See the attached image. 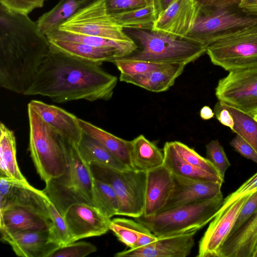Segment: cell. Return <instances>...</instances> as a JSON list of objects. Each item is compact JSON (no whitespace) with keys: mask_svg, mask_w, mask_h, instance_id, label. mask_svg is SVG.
<instances>
[{"mask_svg":"<svg viewBox=\"0 0 257 257\" xmlns=\"http://www.w3.org/2000/svg\"><path fill=\"white\" fill-rule=\"evenodd\" d=\"M239 6L248 13L257 15V0H241Z\"/></svg>","mask_w":257,"mask_h":257,"instance_id":"7dc6e473","label":"cell"},{"mask_svg":"<svg viewBox=\"0 0 257 257\" xmlns=\"http://www.w3.org/2000/svg\"><path fill=\"white\" fill-rule=\"evenodd\" d=\"M256 251L257 212L227 237L217 257H254Z\"/></svg>","mask_w":257,"mask_h":257,"instance_id":"44dd1931","label":"cell"},{"mask_svg":"<svg viewBox=\"0 0 257 257\" xmlns=\"http://www.w3.org/2000/svg\"><path fill=\"white\" fill-rule=\"evenodd\" d=\"M111 17L116 24L123 29L152 30L157 19L153 3L141 9Z\"/></svg>","mask_w":257,"mask_h":257,"instance_id":"4dcf8cb0","label":"cell"},{"mask_svg":"<svg viewBox=\"0 0 257 257\" xmlns=\"http://www.w3.org/2000/svg\"><path fill=\"white\" fill-rule=\"evenodd\" d=\"M254 119L255 120H256L257 121V112L256 113H254L253 115H252Z\"/></svg>","mask_w":257,"mask_h":257,"instance_id":"f907efd6","label":"cell"},{"mask_svg":"<svg viewBox=\"0 0 257 257\" xmlns=\"http://www.w3.org/2000/svg\"><path fill=\"white\" fill-rule=\"evenodd\" d=\"M172 175L173 188L162 210L205 201L222 194V183L193 180Z\"/></svg>","mask_w":257,"mask_h":257,"instance_id":"9a60e30c","label":"cell"},{"mask_svg":"<svg viewBox=\"0 0 257 257\" xmlns=\"http://www.w3.org/2000/svg\"><path fill=\"white\" fill-rule=\"evenodd\" d=\"M47 0H0V6L20 14L28 15L36 9L42 8Z\"/></svg>","mask_w":257,"mask_h":257,"instance_id":"b9f144b4","label":"cell"},{"mask_svg":"<svg viewBox=\"0 0 257 257\" xmlns=\"http://www.w3.org/2000/svg\"><path fill=\"white\" fill-rule=\"evenodd\" d=\"M57 29L117 41L133 40L108 14L104 0H97L79 11Z\"/></svg>","mask_w":257,"mask_h":257,"instance_id":"8fae6325","label":"cell"},{"mask_svg":"<svg viewBox=\"0 0 257 257\" xmlns=\"http://www.w3.org/2000/svg\"><path fill=\"white\" fill-rule=\"evenodd\" d=\"M239 4L201 11L184 37L205 47L244 27L257 23V15L248 13Z\"/></svg>","mask_w":257,"mask_h":257,"instance_id":"ba28073f","label":"cell"},{"mask_svg":"<svg viewBox=\"0 0 257 257\" xmlns=\"http://www.w3.org/2000/svg\"><path fill=\"white\" fill-rule=\"evenodd\" d=\"M78 122L84 133L100 143L129 169H132L131 160V141H127L78 118Z\"/></svg>","mask_w":257,"mask_h":257,"instance_id":"d4e9b609","label":"cell"},{"mask_svg":"<svg viewBox=\"0 0 257 257\" xmlns=\"http://www.w3.org/2000/svg\"><path fill=\"white\" fill-rule=\"evenodd\" d=\"M206 159L216 169L220 177L224 180L225 173L230 166L222 146L217 140H213L206 146Z\"/></svg>","mask_w":257,"mask_h":257,"instance_id":"74e56055","label":"cell"},{"mask_svg":"<svg viewBox=\"0 0 257 257\" xmlns=\"http://www.w3.org/2000/svg\"><path fill=\"white\" fill-rule=\"evenodd\" d=\"M51 45L28 15L0 6V86L25 95Z\"/></svg>","mask_w":257,"mask_h":257,"instance_id":"7a4b0ae2","label":"cell"},{"mask_svg":"<svg viewBox=\"0 0 257 257\" xmlns=\"http://www.w3.org/2000/svg\"><path fill=\"white\" fill-rule=\"evenodd\" d=\"M131 160L133 170L148 172L164 164L163 150L141 135L131 141Z\"/></svg>","mask_w":257,"mask_h":257,"instance_id":"cb8c5ba5","label":"cell"},{"mask_svg":"<svg viewBox=\"0 0 257 257\" xmlns=\"http://www.w3.org/2000/svg\"><path fill=\"white\" fill-rule=\"evenodd\" d=\"M63 217L72 242L84 238L100 236L109 230L110 218L93 205L73 204L67 208Z\"/></svg>","mask_w":257,"mask_h":257,"instance_id":"4fadbf2b","label":"cell"},{"mask_svg":"<svg viewBox=\"0 0 257 257\" xmlns=\"http://www.w3.org/2000/svg\"><path fill=\"white\" fill-rule=\"evenodd\" d=\"M95 179L111 186L119 202V215L133 218L144 214L147 172L127 169L120 171L97 164L89 165Z\"/></svg>","mask_w":257,"mask_h":257,"instance_id":"9c48e42d","label":"cell"},{"mask_svg":"<svg viewBox=\"0 0 257 257\" xmlns=\"http://www.w3.org/2000/svg\"><path fill=\"white\" fill-rule=\"evenodd\" d=\"M214 114L218 121L223 125L233 130L234 121L230 112L224 107L219 101L214 107Z\"/></svg>","mask_w":257,"mask_h":257,"instance_id":"bcb514c9","label":"cell"},{"mask_svg":"<svg viewBox=\"0 0 257 257\" xmlns=\"http://www.w3.org/2000/svg\"><path fill=\"white\" fill-rule=\"evenodd\" d=\"M93 198L94 206L106 217L110 218L118 215L119 202L114 190L108 184L94 178Z\"/></svg>","mask_w":257,"mask_h":257,"instance_id":"1f68e13d","label":"cell"},{"mask_svg":"<svg viewBox=\"0 0 257 257\" xmlns=\"http://www.w3.org/2000/svg\"><path fill=\"white\" fill-rule=\"evenodd\" d=\"M101 64L70 55L51 45L26 95L46 96L57 103L108 100L117 78L104 70Z\"/></svg>","mask_w":257,"mask_h":257,"instance_id":"6da1fadb","label":"cell"},{"mask_svg":"<svg viewBox=\"0 0 257 257\" xmlns=\"http://www.w3.org/2000/svg\"><path fill=\"white\" fill-rule=\"evenodd\" d=\"M1 240L9 244L15 253L22 257H48L59 247L50 240L49 230L18 232L2 235Z\"/></svg>","mask_w":257,"mask_h":257,"instance_id":"d6986e66","label":"cell"},{"mask_svg":"<svg viewBox=\"0 0 257 257\" xmlns=\"http://www.w3.org/2000/svg\"><path fill=\"white\" fill-rule=\"evenodd\" d=\"M107 12L110 16L126 13L145 7L153 0H104Z\"/></svg>","mask_w":257,"mask_h":257,"instance_id":"ab89813d","label":"cell"},{"mask_svg":"<svg viewBox=\"0 0 257 257\" xmlns=\"http://www.w3.org/2000/svg\"><path fill=\"white\" fill-rule=\"evenodd\" d=\"M147 229V228L140 222L123 218L111 220L109 226V230L118 239L131 249L135 248L140 237Z\"/></svg>","mask_w":257,"mask_h":257,"instance_id":"836d02e7","label":"cell"},{"mask_svg":"<svg viewBox=\"0 0 257 257\" xmlns=\"http://www.w3.org/2000/svg\"><path fill=\"white\" fill-rule=\"evenodd\" d=\"M66 142V169L62 175L46 182L43 190L63 216L73 204L85 203L94 206V177L90 166L82 160L77 145Z\"/></svg>","mask_w":257,"mask_h":257,"instance_id":"277c9868","label":"cell"},{"mask_svg":"<svg viewBox=\"0 0 257 257\" xmlns=\"http://www.w3.org/2000/svg\"><path fill=\"white\" fill-rule=\"evenodd\" d=\"M219 102L233 118L234 125L232 131L247 141L257 152V121L252 115Z\"/></svg>","mask_w":257,"mask_h":257,"instance_id":"d6a6232c","label":"cell"},{"mask_svg":"<svg viewBox=\"0 0 257 257\" xmlns=\"http://www.w3.org/2000/svg\"><path fill=\"white\" fill-rule=\"evenodd\" d=\"M256 212L257 190L250 195L241 208L229 235L233 233L235 231H236Z\"/></svg>","mask_w":257,"mask_h":257,"instance_id":"7bdbcfd3","label":"cell"},{"mask_svg":"<svg viewBox=\"0 0 257 257\" xmlns=\"http://www.w3.org/2000/svg\"><path fill=\"white\" fill-rule=\"evenodd\" d=\"M194 230L158 238L148 245L116 253L115 257H186L194 245Z\"/></svg>","mask_w":257,"mask_h":257,"instance_id":"e0dca14e","label":"cell"},{"mask_svg":"<svg viewBox=\"0 0 257 257\" xmlns=\"http://www.w3.org/2000/svg\"><path fill=\"white\" fill-rule=\"evenodd\" d=\"M214 115V112L208 106H204L200 109V116L203 120L210 119L213 117Z\"/></svg>","mask_w":257,"mask_h":257,"instance_id":"681fc988","label":"cell"},{"mask_svg":"<svg viewBox=\"0 0 257 257\" xmlns=\"http://www.w3.org/2000/svg\"><path fill=\"white\" fill-rule=\"evenodd\" d=\"M219 101L252 115L257 112V67L229 72L215 88Z\"/></svg>","mask_w":257,"mask_h":257,"instance_id":"7c38bea8","label":"cell"},{"mask_svg":"<svg viewBox=\"0 0 257 257\" xmlns=\"http://www.w3.org/2000/svg\"><path fill=\"white\" fill-rule=\"evenodd\" d=\"M211 62L226 71L257 67V23L224 37L206 47Z\"/></svg>","mask_w":257,"mask_h":257,"instance_id":"30bf717a","label":"cell"},{"mask_svg":"<svg viewBox=\"0 0 257 257\" xmlns=\"http://www.w3.org/2000/svg\"><path fill=\"white\" fill-rule=\"evenodd\" d=\"M28 105L65 140L76 145L79 144L83 132L75 115L57 106L39 100H31Z\"/></svg>","mask_w":257,"mask_h":257,"instance_id":"ac0fdd59","label":"cell"},{"mask_svg":"<svg viewBox=\"0 0 257 257\" xmlns=\"http://www.w3.org/2000/svg\"><path fill=\"white\" fill-rule=\"evenodd\" d=\"M176 0H153L157 18Z\"/></svg>","mask_w":257,"mask_h":257,"instance_id":"c3c4849f","label":"cell"},{"mask_svg":"<svg viewBox=\"0 0 257 257\" xmlns=\"http://www.w3.org/2000/svg\"><path fill=\"white\" fill-rule=\"evenodd\" d=\"M112 63L119 71L120 75L125 76H134L147 73L165 64L134 60L126 57L116 59Z\"/></svg>","mask_w":257,"mask_h":257,"instance_id":"8d00e7d4","label":"cell"},{"mask_svg":"<svg viewBox=\"0 0 257 257\" xmlns=\"http://www.w3.org/2000/svg\"><path fill=\"white\" fill-rule=\"evenodd\" d=\"M163 150L164 156L163 165L172 174L193 180L224 182L220 177L196 167L184 160L177 153L171 142H166Z\"/></svg>","mask_w":257,"mask_h":257,"instance_id":"83f0119b","label":"cell"},{"mask_svg":"<svg viewBox=\"0 0 257 257\" xmlns=\"http://www.w3.org/2000/svg\"><path fill=\"white\" fill-rule=\"evenodd\" d=\"M97 250L96 247L85 241L72 242L59 246L50 253L48 257H83Z\"/></svg>","mask_w":257,"mask_h":257,"instance_id":"f35d334b","label":"cell"},{"mask_svg":"<svg viewBox=\"0 0 257 257\" xmlns=\"http://www.w3.org/2000/svg\"><path fill=\"white\" fill-rule=\"evenodd\" d=\"M252 193L239 199L210 223L199 241L197 257H217L218 252L230 233L239 212Z\"/></svg>","mask_w":257,"mask_h":257,"instance_id":"5bb4252c","label":"cell"},{"mask_svg":"<svg viewBox=\"0 0 257 257\" xmlns=\"http://www.w3.org/2000/svg\"><path fill=\"white\" fill-rule=\"evenodd\" d=\"M173 186L172 174L164 165L147 172L143 215L151 216L162 210L169 199Z\"/></svg>","mask_w":257,"mask_h":257,"instance_id":"ffe728a7","label":"cell"},{"mask_svg":"<svg viewBox=\"0 0 257 257\" xmlns=\"http://www.w3.org/2000/svg\"><path fill=\"white\" fill-rule=\"evenodd\" d=\"M77 149L82 160L89 165L95 163L120 171L129 169L100 143L84 133Z\"/></svg>","mask_w":257,"mask_h":257,"instance_id":"f1b7e54d","label":"cell"},{"mask_svg":"<svg viewBox=\"0 0 257 257\" xmlns=\"http://www.w3.org/2000/svg\"><path fill=\"white\" fill-rule=\"evenodd\" d=\"M48 40H61L80 43L94 47H114L133 54L138 49L134 40L117 41L102 37L76 34L59 29H54L46 35Z\"/></svg>","mask_w":257,"mask_h":257,"instance_id":"f546056e","label":"cell"},{"mask_svg":"<svg viewBox=\"0 0 257 257\" xmlns=\"http://www.w3.org/2000/svg\"><path fill=\"white\" fill-rule=\"evenodd\" d=\"M198 11L192 0H176L159 14L152 30L184 39L192 28Z\"/></svg>","mask_w":257,"mask_h":257,"instance_id":"2e32d148","label":"cell"},{"mask_svg":"<svg viewBox=\"0 0 257 257\" xmlns=\"http://www.w3.org/2000/svg\"><path fill=\"white\" fill-rule=\"evenodd\" d=\"M97 0H60L49 11L42 15L36 23L44 35L59 26L77 13Z\"/></svg>","mask_w":257,"mask_h":257,"instance_id":"484cf974","label":"cell"},{"mask_svg":"<svg viewBox=\"0 0 257 257\" xmlns=\"http://www.w3.org/2000/svg\"><path fill=\"white\" fill-rule=\"evenodd\" d=\"M48 206L52 220L51 226L49 229L50 240L59 246L72 243L64 217L50 200L48 202Z\"/></svg>","mask_w":257,"mask_h":257,"instance_id":"e575fe53","label":"cell"},{"mask_svg":"<svg viewBox=\"0 0 257 257\" xmlns=\"http://www.w3.org/2000/svg\"><path fill=\"white\" fill-rule=\"evenodd\" d=\"M29 150L38 173L45 183L59 177L67 167V142L28 105Z\"/></svg>","mask_w":257,"mask_h":257,"instance_id":"52a82bcc","label":"cell"},{"mask_svg":"<svg viewBox=\"0 0 257 257\" xmlns=\"http://www.w3.org/2000/svg\"><path fill=\"white\" fill-rule=\"evenodd\" d=\"M132 39L141 49L126 57L158 64L194 62L206 51V47L198 43L152 30L126 29Z\"/></svg>","mask_w":257,"mask_h":257,"instance_id":"8992f818","label":"cell"},{"mask_svg":"<svg viewBox=\"0 0 257 257\" xmlns=\"http://www.w3.org/2000/svg\"><path fill=\"white\" fill-rule=\"evenodd\" d=\"M186 65L184 63L165 64L156 70L140 75H120L119 80L151 92H163L174 85L176 79L183 72Z\"/></svg>","mask_w":257,"mask_h":257,"instance_id":"7402d4cb","label":"cell"},{"mask_svg":"<svg viewBox=\"0 0 257 257\" xmlns=\"http://www.w3.org/2000/svg\"><path fill=\"white\" fill-rule=\"evenodd\" d=\"M171 143L177 153L188 163L209 173L220 177L213 165L194 149L179 141H172Z\"/></svg>","mask_w":257,"mask_h":257,"instance_id":"d590c367","label":"cell"},{"mask_svg":"<svg viewBox=\"0 0 257 257\" xmlns=\"http://www.w3.org/2000/svg\"><path fill=\"white\" fill-rule=\"evenodd\" d=\"M200 11H205L233 4H240L241 0H192Z\"/></svg>","mask_w":257,"mask_h":257,"instance_id":"f6af8a7d","label":"cell"},{"mask_svg":"<svg viewBox=\"0 0 257 257\" xmlns=\"http://www.w3.org/2000/svg\"><path fill=\"white\" fill-rule=\"evenodd\" d=\"M230 144L234 149L241 155L257 164V152L242 137L237 135L231 141Z\"/></svg>","mask_w":257,"mask_h":257,"instance_id":"ee69618b","label":"cell"},{"mask_svg":"<svg viewBox=\"0 0 257 257\" xmlns=\"http://www.w3.org/2000/svg\"><path fill=\"white\" fill-rule=\"evenodd\" d=\"M257 190V172L244 182L237 190L223 199L222 205L217 214L222 213L231 204Z\"/></svg>","mask_w":257,"mask_h":257,"instance_id":"60d3db41","label":"cell"},{"mask_svg":"<svg viewBox=\"0 0 257 257\" xmlns=\"http://www.w3.org/2000/svg\"><path fill=\"white\" fill-rule=\"evenodd\" d=\"M50 44L70 55L102 64L130 55L127 51L114 47H94L84 44L61 40H49Z\"/></svg>","mask_w":257,"mask_h":257,"instance_id":"603a6c76","label":"cell"},{"mask_svg":"<svg viewBox=\"0 0 257 257\" xmlns=\"http://www.w3.org/2000/svg\"><path fill=\"white\" fill-rule=\"evenodd\" d=\"M223 199L221 194L205 201L163 210L151 216L143 214L135 220L158 238L197 231L215 217Z\"/></svg>","mask_w":257,"mask_h":257,"instance_id":"5b68a950","label":"cell"},{"mask_svg":"<svg viewBox=\"0 0 257 257\" xmlns=\"http://www.w3.org/2000/svg\"><path fill=\"white\" fill-rule=\"evenodd\" d=\"M1 176L28 183L22 175L16 158V142L14 133L4 123H0Z\"/></svg>","mask_w":257,"mask_h":257,"instance_id":"4316f807","label":"cell"},{"mask_svg":"<svg viewBox=\"0 0 257 257\" xmlns=\"http://www.w3.org/2000/svg\"><path fill=\"white\" fill-rule=\"evenodd\" d=\"M254 257H257V251H256V253H255V254Z\"/></svg>","mask_w":257,"mask_h":257,"instance_id":"816d5d0a","label":"cell"},{"mask_svg":"<svg viewBox=\"0 0 257 257\" xmlns=\"http://www.w3.org/2000/svg\"><path fill=\"white\" fill-rule=\"evenodd\" d=\"M0 212L1 236L18 232L49 230L52 220L43 190L29 183L1 178Z\"/></svg>","mask_w":257,"mask_h":257,"instance_id":"3957f363","label":"cell"}]
</instances>
